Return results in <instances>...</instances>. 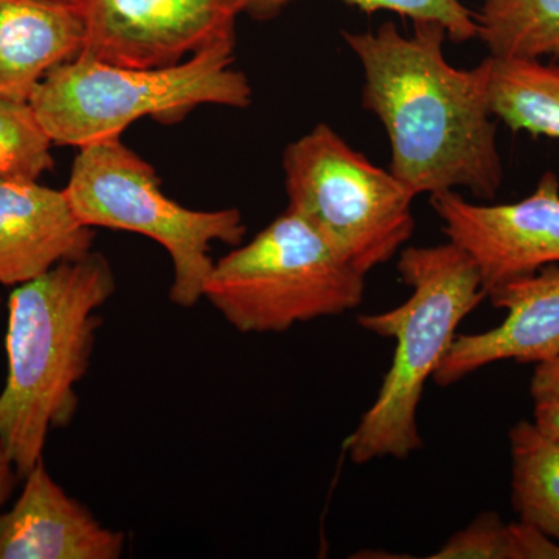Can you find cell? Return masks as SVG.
<instances>
[{
    "label": "cell",
    "mask_w": 559,
    "mask_h": 559,
    "mask_svg": "<svg viewBox=\"0 0 559 559\" xmlns=\"http://www.w3.org/2000/svg\"><path fill=\"white\" fill-rule=\"evenodd\" d=\"M447 36L436 22H414L409 35L393 22L342 32L362 68L364 109L388 132L392 175L415 197L465 189L495 200L503 165L489 108V58L455 68L443 53Z\"/></svg>",
    "instance_id": "obj_1"
},
{
    "label": "cell",
    "mask_w": 559,
    "mask_h": 559,
    "mask_svg": "<svg viewBox=\"0 0 559 559\" xmlns=\"http://www.w3.org/2000/svg\"><path fill=\"white\" fill-rule=\"evenodd\" d=\"M116 289L108 259L91 250L11 293L0 443L22 479L43 460L51 430L75 418L76 385L90 371L102 325L98 311Z\"/></svg>",
    "instance_id": "obj_2"
},
{
    "label": "cell",
    "mask_w": 559,
    "mask_h": 559,
    "mask_svg": "<svg viewBox=\"0 0 559 559\" xmlns=\"http://www.w3.org/2000/svg\"><path fill=\"white\" fill-rule=\"evenodd\" d=\"M396 270L411 296L392 310L358 318L360 329L395 341V352L377 399L345 440L355 465L421 450L417 417L426 382L450 352L460 323L487 299L476 263L451 241L401 250Z\"/></svg>",
    "instance_id": "obj_3"
},
{
    "label": "cell",
    "mask_w": 559,
    "mask_h": 559,
    "mask_svg": "<svg viewBox=\"0 0 559 559\" xmlns=\"http://www.w3.org/2000/svg\"><path fill=\"white\" fill-rule=\"evenodd\" d=\"M235 47H210L168 68L76 57L51 69L28 102L53 145L76 148L120 139L146 117L176 123L204 105L248 108L252 86L234 68Z\"/></svg>",
    "instance_id": "obj_4"
},
{
    "label": "cell",
    "mask_w": 559,
    "mask_h": 559,
    "mask_svg": "<svg viewBox=\"0 0 559 559\" xmlns=\"http://www.w3.org/2000/svg\"><path fill=\"white\" fill-rule=\"evenodd\" d=\"M64 191L84 226L132 231L167 250L170 300L180 308L204 299L213 242L238 246L246 237L240 210H193L171 200L153 165L120 139L81 146Z\"/></svg>",
    "instance_id": "obj_5"
},
{
    "label": "cell",
    "mask_w": 559,
    "mask_h": 559,
    "mask_svg": "<svg viewBox=\"0 0 559 559\" xmlns=\"http://www.w3.org/2000/svg\"><path fill=\"white\" fill-rule=\"evenodd\" d=\"M366 275L353 270L307 221L286 210L213 264L204 299L240 333H283L355 310Z\"/></svg>",
    "instance_id": "obj_6"
},
{
    "label": "cell",
    "mask_w": 559,
    "mask_h": 559,
    "mask_svg": "<svg viewBox=\"0 0 559 559\" xmlns=\"http://www.w3.org/2000/svg\"><path fill=\"white\" fill-rule=\"evenodd\" d=\"M282 167L286 210L307 221L360 274L388 263L414 235L417 197L330 124L319 123L290 142Z\"/></svg>",
    "instance_id": "obj_7"
},
{
    "label": "cell",
    "mask_w": 559,
    "mask_h": 559,
    "mask_svg": "<svg viewBox=\"0 0 559 559\" xmlns=\"http://www.w3.org/2000/svg\"><path fill=\"white\" fill-rule=\"evenodd\" d=\"M79 57L127 68H168L237 44V0H83Z\"/></svg>",
    "instance_id": "obj_8"
},
{
    "label": "cell",
    "mask_w": 559,
    "mask_h": 559,
    "mask_svg": "<svg viewBox=\"0 0 559 559\" xmlns=\"http://www.w3.org/2000/svg\"><path fill=\"white\" fill-rule=\"evenodd\" d=\"M441 230L476 263L485 293L559 264V179L544 173L530 197L476 204L457 191L430 197Z\"/></svg>",
    "instance_id": "obj_9"
},
{
    "label": "cell",
    "mask_w": 559,
    "mask_h": 559,
    "mask_svg": "<svg viewBox=\"0 0 559 559\" xmlns=\"http://www.w3.org/2000/svg\"><path fill=\"white\" fill-rule=\"evenodd\" d=\"M492 307L507 312L495 329L457 334L433 374L440 388L502 360L538 364L559 353V264L489 290Z\"/></svg>",
    "instance_id": "obj_10"
},
{
    "label": "cell",
    "mask_w": 559,
    "mask_h": 559,
    "mask_svg": "<svg viewBox=\"0 0 559 559\" xmlns=\"http://www.w3.org/2000/svg\"><path fill=\"white\" fill-rule=\"evenodd\" d=\"M13 509L0 514V559H119L127 535L105 527L70 498L43 460L24 476Z\"/></svg>",
    "instance_id": "obj_11"
},
{
    "label": "cell",
    "mask_w": 559,
    "mask_h": 559,
    "mask_svg": "<svg viewBox=\"0 0 559 559\" xmlns=\"http://www.w3.org/2000/svg\"><path fill=\"white\" fill-rule=\"evenodd\" d=\"M94 237V229L76 218L64 189L32 179L0 180V285H24L81 259L91 252Z\"/></svg>",
    "instance_id": "obj_12"
},
{
    "label": "cell",
    "mask_w": 559,
    "mask_h": 559,
    "mask_svg": "<svg viewBox=\"0 0 559 559\" xmlns=\"http://www.w3.org/2000/svg\"><path fill=\"white\" fill-rule=\"evenodd\" d=\"M84 46L81 7L62 0H0V97L31 100L47 73Z\"/></svg>",
    "instance_id": "obj_13"
},
{
    "label": "cell",
    "mask_w": 559,
    "mask_h": 559,
    "mask_svg": "<svg viewBox=\"0 0 559 559\" xmlns=\"http://www.w3.org/2000/svg\"><path fill=\"white\" fill-rule=\"evenodd\" d=\"M488 58L492 116L510 130L559 140V64Z\"/></svg>",
    "instance_id": "obj_14"
},
{
    "label": "cell",
    "mask_w": 559,
    "mask_h": 559,
    "mask_svg": "<svg viewBox=\"0 0 559 559\" xmlns=\"http://www.w3.org/2000/svg\"><path fill=\"white\" fill-rule=\"evenodd\" d=\"M509 440L513 509L559 544V440L527 419L510 429Z\"/></svg>",
    "instance_id": "obj_15"
},
{
    "label": "cell",
    "mask_w": 559,
    "mask_h": 559,
    "mask_svg": "<svg viewBox=\"0 0 559 559\" xmlns=\"http://www.w3.org/2000/svg\"><path fill=\"white\" fill-rule=\"evenodd\" d=\"M476 21L489 57L559 62V0H485Z\"/></svg>",
    "instance_id": "obj_16"
},
{
    "label": "cell",
    "mask_w": 559,
    "mask_h": 559,
    "mask_svg": "<svg viewBox=\"0 0 559 559\" xmlns=\"http://www.w3.org/2000/svg\"><path fill=\"white\" fill-rule=\"evenodd\" d=\"M429 558L559 559V544L525 522L507 524L499 514L481 513Z\"/></svg>",
    "instance_id": "obj_17"
},
{
    "label": "cell",
    "mask_w": 559,
    "mask_h": 559,
    "mask_svg": "<svg viewBox=\"0 0 559 559\" xmlns=\"http://www.w3.org/2000/svg\"><path fill=\"white\" fill-rule=\"evenodd\" d=\"M51 146L31 102L0 97V180H38L53 168Z\"/></svg>",
    "instance_id": "obj_18"
},
{
    "label": "cell",
    "mask_w": 559,
    "mask_h": 559,
    "mask_svg": "<svg viewBox=\"0 0 559 559\" xmlns=\"http://www.w3.org/2000/svg\"><path fill=\"white\" fill-rule=\"evenodd\" d=\"M241 14L255 20H272L297 0H237ZM366 13L390 11L412 22H436L447 31L452 43H468L479 36L476 13L460 0H341Z\"/></svg>",
    "instance_id": "obj_19"
},
{
    "label": "cell",
    "mask_w": 559,
    "mask_h": 559,
    "mask_svg": "<svg viewBox=\"0 0 559 559\" xmlns=\"http://www.w3.org/2000/svg\"><path fill=\"white\" fill-rule=\"evenodd\" d=\"M530 396L533 401V425L546 436L559 440V353L535 364Z\"/></svg>",
    "instance_id": "obj_20"
},
{
    "label": "cell",
    "mask_w": 559,
    "mask_h": 559,
    "mask_svg": "<svg viewBox=\"0 0 559 559\" xmlns=\"http://www.w3.org/2000/svg\"><path fill=\"white\" fill-rule=\"evenodd\" d=\"M20 477V471L14 465L13 459L10 457L9 451L0 443V511H2L7 500L10 499Z\"/></svg>",
    "instance_id": "obj_21"
},
{
    "label": "cell",
    "mask_w": 559,
    "mask_h": 559,
    "mask_svg": "<svg viewBox=\"0 0 559 559\" xmlns=\"http://www.w3.org/2000/svg\"><path fill=\"white\" fill-rule=\"evenodd\" d=\"M62 2L73 3V5L81 7V3H83V0H62Z\"/></svg>",
    "instance_id": "obj_22"
}]
</instances>
